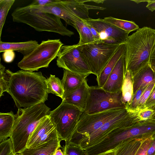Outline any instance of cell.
Listing matches in <instances>:
<instances>
[{
	"instance_id": "cell-1",
	"label": "cell",
	"mask_w": 155,
	"mask_h": 155,
	"mask_svg": "<svg viewBox=\"0 0 155 155\" xmlns=\"http://www.w3.org/2000/svg\"><path fill=\"white\" fill-rule=\"evenodd\" d=\"M5 72L8 83V93L18 109L45 103L48 100L46 78L41 72L21 70L13 72L9 69Z\"/></svg>"
},
{
	"instance_id": "cell-2",
	"label": "cell",
	"mask_w": 155,
	"mask_h": 155,
	"mask_svg": "<svg viewBox=\"0 0 155 155\" xmlns=\"http://www.w3.org/2000/svg\"><path fill=\"white\" fill-rule=\"evenodd\" d=\"M50 109L44 103L27 108L18 109L10 137L13 154L20 153L26 148L30 135Z\"/></svg>"
},
{
	"instance_id": "cell-3",
	"label": "cell",
	"mask_w": 155,
	"mask_h": 155,
	"mask_svg": "<svg viewBox=\"0 0 155 155\" xmlns=\"http://www.w3.org/2000/svg\"><path fill=\"white\" fill-rule=\"evenodd\" d=\"M124 55L126 71L133 76L149 64L152 50L155 45V29L144 27L128 36L125 42Z\"/></svg>"
},
{
	"instance_id": "cell-4",
	"label": "cell",
	"mask_w": 155,
	"mask_h": 155,
	"mask_svg": "<svg viewBox=\"0 0 155 155\" xmlns=\"http://www.w3.org/2000/svg\"><path fill=\"white\" fill-rule=\"evenodd\" d=\"M14 22L27 24L38 31H48L71 37L74 32L68 29L61 19L51 13L41 12L29 5L16 8L11 15Z\"/></svg>"
},
{
	"instance_id": "cell-5",
	"label": "cell",
	"mask_w": 155,
	"mask_h": 155,
	"mask_svg": "<svg viewBox=\"0 0 155 155\" xmlns=\"http://www.w3.org/2000/svg\"><path fill=\"white\" fill-rule=\"evenodd\" d=\"M84 112L62 100L60 104L48 115L55 126L58 138L69 142L76 130L79 120Z\"/></svg>"
},
{
	"instance_id": "cell-6",
	"label": "cell",
	"mask_w": 155,
	"mask_h": 155,
	"mask_svg": "<svg viewBox=\"0 0 155 155\" xmlns=\"http://www.w3.org/2000/svg\"><path fill=\"white\" fill-rule=\"evenodd\" d=\"M63 45L60 39L43 41L31 53L23 57L18 66L22 70L32 72L41 68H47L57 57Z\"/></svg>"
},
{
	"instance_id": "cell-7",
	"label": "cell",
	"mask_w": 155,
	"mask_h": 155,
	"mask_svg": "<svg viewBox=\"0 0 155 155\" xmlns=\"http://www.w3.org/2000/svg\"><path fill=\"white\" fill-rule=\"evenodd\" d=\"M121 44L103 42L77 45L91 74L97 78Z\"/></svg>"
},
{
	"instance_id": "cell-8",
	"label": "cell",
	"mask_w": 155,
	"mask_h": 155,
	"mask_svg": "<svg viewBox=\"0 0 155 155\" xmlns=\"http://www.w3.org/2000/svg\"><path fill=\"white\" fill-rule=\"evenodd\" d=\"M139 111L125 108L120 114L106 122L87 137L81 139L77 144L85 150L101 141L114 130L128 127L142 120L139 116Z\"/></svg>"
},
{
	"instance_id": "cell-9",
	"label": "cell",
	"mask_w": 155,
	"mask_h": 155,
	"mask_svg": "<svg viewBox=\"0 0 155 155\" xmlns=\"http://www.w3.org/2000/svg\"><path fill=\"white\" fill-rule=\"evenodd\" d=\"M122 91L116 93L102 88L89 86V95L84 112L91 114L110 110L126 108L121 101Z\"/></svg>"
},
{
	"instance_id": "cell-10",
	"label": "cell",
	"mask_w": 155,
	"mask_h": 155,
	"mask_svg": "<svg viewBox=\"0 0 155 155\" xmlns=\"http://www.w3.org/2000/svg\"><path fill=\"white\" fill-rule=\"evenodd\" d=\"M125 108L110 110L91 114L84 112L79 120L76 130L70 140L66 143L72 142L77 144L81 139L87 137L106 122L120 114Z\"/></svg>"
},
{
	"instance_id": "cell-11",
	"label": "cell",
	"mask_w": 155,
	"mask_h": 155,
	"mask_svg": "<svg viewBox=\"0 0 155 155\" xmlns=\"http://www.w3.org/2000/svg\"><path fill=\"white\" fill-rule=\"evenodd\" d=\"M56 64L59 68L76 73L88 75L91 74L77 44L62 46Z\"/></svg>"
},
{
	"instance_id": "cell-12",
	"label": "cell",
	"mask_w": 155,
	"mask_h": 155,
	"mask_svg": "<svg viewBox=\"0 0 155 155\" xmlns=\"http://www.w3.org/2000/svg\"><path fill=\"white\" fill-rule=\"evenodd\" d=\"M58 138L55 126L48 115L43 118L30 135L26 148H34Z\"/></svg>"
},
{
	"instance_id": "cell-13",
	"label": "cell",
	"mask_w": 155,
	"mask_h": 155,
	"mask_svg": "<svg viewBox=\"0 0 155 155\" xmlns=\"http://www.w3.org/2000/svg\"><path fill=\"white\" fill-rule=\"evenodd\" d=\"M84 21L98 33L104 32L108 37L107 43H125L128 36L129 32L106 22L103 19L89 18Z\"/></svg>"
},
{
	"instance_id": "cell-14",
	"label": "cell",
	"mask_w": 155,
	"mask_h": 155,
	"mask_svg": "<svg viewBox=\"0 0 155 155\" xmlns=\"http://www.w3.org/2000/svg\"><path fill=\"white\" fill-rule=\"evenodd\" d=\"M124 55L119 60L103 87L106 91L116 93L121 91L126 71Z\"/></svg>"
},
{
	"instance_id": "cell-15",
	"label": "cell",
	"mask_w": 155,
	"mask_h": 155,
	"mask_svg": "<svg viewBox=\"0 0 155 155\" xmlns=\"http://www.w3.org/2000/svg\"><path fill=\"white\" fill-rule=\"evenodd\" d=\"M89 87L86 79L78 89L64 95L62 100L78 107L84 112L88 96Z\"/></svg>"
},
{
	"instance_id": "cell-16",
	"label": "cell",
	"mask_w": 155,
	"mask_h": 155,
	"mask_svg": "<svg viewBox=\"0 0 155 155\" xmlns=\"http://www.w3.org/2000/svg\"><path fill=\"white\" fill-rule=\"evenodd\" d=\"M132 79L134 94L140 88L155 83V73L148 64L138 71Z\"/></svg>"
},
{
	"instance_id": "cell-17",
	"label": "cell",
	"mask_w": 155,
	"mask_h": 155,
	"mask_svg": "<svg viewBox=\"0 0 155 155\" xmlns=\"http://www.w3.org/2000/svg\"><path fill=\"white\" fill-rule=\"evenodd\" d=\"M88 76L64 69L61 81L64 90V96L79 87Z\"/></svg>"
},
{
	"instance_id": "cell-18",
	"label": "cell",
	"mask_w": 155,
	"mask_h": 155,
	"mask_svg": "<svg viewBox=\"0 0 155 155\" xmlns=\"http://www.w3.org/2000/svg\"><path fill=\"white\" fill-rule=\"evenodd\" d=\"M126 51V43L122 44L118 47L99 77L97 78L98 87H103L116 63L121 57L125 54Z\"/></svg>"
},
{
	"instance_id": "cell-19",
	"label": "cell",
	"mask_w": 155,
	"mask_h": 155,
	"mask_svg": "<svg viewBox=\"0 0 155 155\" xmlns=\"http://www.w3.org/2000/svg\"><path fill=\"white\" fill-rule=\"evenodd\" d=\"M61 140L58 138L32 148H26L20 155H54L57 149L61 147Z\"/></svg>"
},
{
	"instance_id": "cell-20",
	"label": "cell",
	"mask_w": 155,
	"mask_h": 155,
	"mask_svg": "<svg viewBox=\"0 0 155 155\" xmlns=\"http://www.w3.org/2000/svg\"><path fill=\"white\" fill-rule=\"evenodd\" d=\"M38 45L35 40L18 42H3L0 40V52L7 50L15 51L25 56L31 53Z\"/></svg>"
},
{
	"instance_id": "cell-21",
	"label": "cell",
	"mask_w": 155,
	"mask_h": 155,
	"mask_svg": "<svg viewBox=\"0 0 155 155\" xmlns=\"http://www.w3.org/2000/svg\"><path fill=\"white\" fill-rule=\"evenodd\" d=\"M15 116L11 111L0 113V143L10 137L13 130Z\"/></svg>"
},
{
	"instance_id": "cell-22",
	"label": "cell",
	"mask_w": 155,
	"mask_h": 155,
	"mask_svg": "<svg viewBox=\"0 0 155 155\" xmlns=\"http://www.w3.org/2000/svg\"><path fill=\"white\" fill-rule=\"evenodd\" d=\"M77 31L80 37L77 45L81 46L85 45L97 43L94 40L90 28L84 21L77 18L74 20V27Z\"/></svg>"
},
{
	"instance_id": "cell-23",
	"label": "cell",
	"mask_w": 155,
	"mask_h": 155,
	"mask_svg": "<svg viewBox=\"0 0 155 155\" xmlns=\"http://www.w3.org/2000/svg\"><path fill=\"white\" fill-rule=\"evenodd\" d=\"M145 139L132 138L123 141L116 148L114 155H135Z\"/></svg>"
},
{
	"instance_id": "cell-24",
	"label": "cell",
	"mask_w": 155,
	"mask_h": 155,
	"mask_svg": "<svg viewBox=\"0 0 155 155\" xmlns=\"http://www.w3.org/2000/svg\"><path fill=\"white\" fill-rule=\"evenodd\" d=\"M121 91V101L129 109L132 102L134 94L132 76L128 71H125Z\"/></svg>"
},
{
	"instance_id": "cell-25",
	"label": "cell",
	"mask_w": 155,
	"mask_h": 155,
	"mask_svg": "<svg viewBox=\"0 0 155 155\" xmlns=\"http://www.w3.org/2000/svg\"><path fill=\"white\" fill-rule=\"evenodd\" d=\"M47 91L60 97L62 100L64 95V90L61 80L55 75L50 74L46 80Z\"/></svg>"
},
{
	"instance_id": "cell-26",
	"label": "cell",
	"mask_w": 155,
	"mask_h": 155,
	"mask_svg": "<svg viewBox=\"0 0 155 155\" xmlns=\"http://www.w3.org/2000/svg\"><path fill=\"white\" fill-rule=\"evenodd\" d=\"M103 19L106 22L129 33L139 29V26L132 21L122 20L111 16L105 17Z\"/></svg>"
},
{
	"instance_id": "cell-27",
	"label": "cell",
	"mask_w": 155,
	"mask_h": 155,
	"mask_svg": "<svg viewBox=\"0 0 155 155\" xmlns=\"http://www.w3.org/2000/svg\"><path fill=\"white\" fill-rule=\"evenodd\" d=\"M15 0H0V37L9 11Z\"/></svg>"
},
{
	"instance_id": "cell-28",
	"label": "cell",
	"mask_w": 155,
	"mask_h": 155,
	"mask_svg": "<svg viewBox=\"0 0 155 155\" xmlns=\"http://www.w3.org/2000/svg\"><path fill=\"white\" fill-rule=\"evenodd\" d=\"M63 152L64 155H87L85 150L80 145L72 142L65 143Z\"/></svg>"
},
{
	"instance_id": "cell-29",
	"label": "cell",
	"mask_w": 155,
	"mask_h": 155,
	"mask_svg": "<svg viewBox=\"0 0 155 155\" xmlns=\"http://www.w3.org/2000/svg\"><path fill=\"white\" fill-rule=\"evenodd\" d=\"M5 67L0 63V97L3 95L4 92H8V83Z\"/></svg>"
},
{
	"instance_id": "cell-30",
	"label": "cell",
	"mask_w": 155,
	"mask_h": 155,
	"mask_svg": "<svg viewBox=\"0 0 155 155\" xmlns=\"http://www.w3.org/2000/svg\"><path fill=\"white\" fill-rule=\"evenodd\" d=\"M155 85V83L149 84L143 92L138 103V109L139 111L145 109L146 102Z\"/></svg>"
},
{
	"instance_id": "cell-31",
	"label": "cell",
	"mask_w": 155,
	"mask_h": 155,
	"mask_svg": "<svg viewBox=\"0 0 155 155\" xmlns=\"http://www.w3.org/2000/svg\"><path fill=\"white\" fill-rule=\"evenodd\" d=\"M13 154L12 144L10 138L0 143V155H11Z\"/></svg>"
},
{
	"instance_id": "cell-32",
	"label": "cell",
	"mask_w": 155,
	"mask_h": 155,
	"mask_svg": "<svg viewBox=\"0 0 155 155\" xmlns=\"http://www.w3.org/2000/svg\"><path fill=\"white\" fill-rule=\"evenodd\" d=\"M147 87L140 88L134 94L132 102L129 109L133 111H139L138 109V103L143 92Z\"/></svg>"
},
{
	"instance_id": "cell-33",
	"label": "cell",
	"mask_w": 155,
	"mask_h": 155,
	"mask_svg": "<svg viewBox=\"0 0 155 155\" xmlns=\"http://www.w3.org/2000/svg\"><path fill=\"white\" fill-rule=\"evenodd\" d=\"M153 140V136L144 140L135 155H147V151Z\"/></svg>"
},
{
	"instance_id": "cell-34",
	"label": "cell",
	"mask_w": 155,
	"mask_h": 155,
	"mask_svg": "<svg viewBox=\"0 0 155 155\" xmlns=\"http://www.w3.org/2000/svg\"><path fill=\"white\" fill-rule=\"evenodd\" d=\"M154 107H155V85L146 102L145 109H151Z\"/></svg>"
},
{
	"instance_id": "cell-35",
	"label": "cell",
	"mask_w": 155,
	"mask_h": 155,
	"mask_svg": "<svg viewBox=\"0 0 155 155\" xmlns=\"http://www.w3.org/2000/svg\"><path fill=\"white\" fill-rule=\"evenodd\" d=\"M153 114L152 109H144L140 110L139 112V116L141 120H146L151 119Z\"/></svg>"
},
{
	"instance_id": "cell-36",
	"label": "cell",
	"mask_w": 155,
	"mask_h": 155,
	"mask_svg": "<svg viewBox=\"0 0 155 155\" xmlns=\"http://www.w3.org/2000/svg\"><path fill=\"white\" fill-rule=\"evenodd\" d=\"M15 54L14 51L7 50L4 52L2 58L4 61L7 63L12 62L15 58Z\"/></svg>"
},
{
	"instance_id": "cell-37",
	"label": "cell",
	"mask_w": 155,
	"mask_h": 155,
	"mask_svg": "<svg viewBox=\"0 0 155 155\" xmlns=\"http://www.w3.org/2000/svg\"><path fill=\"white\" fill-rule=\"evenodd\" d=\"M149 64L155 73V45L151 53Z\"/></svg>"
},
{
	"instance_id": "cell-38",
	"label": "cell",
	"mask_w": 155,
	"mask_h": 155,
	"mask_svg": "<svg viewBox=\"0 0 155 155\" xmlns=\"http://www.w3.org/2000/svg\"><path fill=\"white\" fill-rule=\"evenodd\" d=\"M155 154V134L153 135V140L147 151V155Z\"/></svg>"
},
{
	"instance_id": "cell-39",
	"label": "cell",
	"mask_w": 155,
	"mask_h": 155,
	"mask_svg": "<svg viewBox=\"0 0 155 155\" xmlns=\"http://www.w3.org/2000/svg\"><path fill=\"white\" fill-rule=\"evenodd\" d=\"M53 0H37L34 1L31 4L34 5H44L51 2Z\"/></svg>"
},
{
	"instance_id": "cell-40",
	"label": "cell",
	"mask_w": 155,
	"mask_h": 155,
	"mask_svg": "<svg viewBox=\"0 0 155 155\" xmlns=\"http://www.w3.org/2000/svg\"><path fill=\"white\" fill-rule=\"evenodd\" d=\"M147 4L146 7L149 10L153 12L155 10V0H147Z\"/></svg>"
},
{
	"instance_id": "cell-41",
	"label": "cell",
	"mask_w": 155,
	"mask_h": 155,
	"mask_svg": "<svg viewBox=\"0 0 155 155\" xmlns=\"http://www.w3.org/2000/svg\"><path fill=\"white\" fill-rule=\"evenodd\" d=\"M116 148L96 155H114Z\"/></svg>"
},
{
	"instance_id": "cell-42",
	"label": "cell",
	"mask_w": 155,
	"mask_h": 155,
	"mask_svg": "<svg viewBox=\"0 0 155 155\" xmlns=\"http://www.w3.org/2000/svg\"><path fill=\"white\" fill-rule=\"evenodd\" d=\"M54 155H64L63 152L59 148L57 150Z\"/></svg>"
},
{
	"instance_id": "cell-43",
	"label": "cell",
	"mask_w": 155,
	"mask_h": 155,
	"mask_svg": "<svg viewBox=\"0 0 155 155\" xmlns=\"http://www.w3.org/2000/svg\"><path fill=\"white\" fill-rule=\"evenodd\" d=\"M153 111V114L151 119H153L155 120V107L153 108L152 109Z\"/></svg>"
},
{
	"instance_id": "cell-44",
	"label": "cell",
	"mask_w": 155,
	"mask_h": 155,
	"mask_svg": "<svg viewBox=\"0 0 155 155\" xmlns=\"http://www.w3.org/2000/svg\"><path fill=\"white\" fill-rule=\"evenodd\" d=\"M131 1H134L135 2V3H137V4H139L140 3V2H147V0H131Z\"/></svg>"
},
{
	"instance_id": "cell-45",
	"label": "cell",
	"mask_w": 155,
	"mask_h": 155,
	"mask_svg": "<svg viewBox=\"0 0 155 155\" xmlns=\"http://www.w3.org/2000/svg\"><path fill=\"white\" fill-rule=\"evenodd\" d=\"M11 155H20V154H12Z\"/></svg>"
},
{
	"instance_id": "cell-46",
	"label": "cell",
	"mask_w": 155,
	"mask_h": 155,
	"mask_svg": "<svg viewBox=\"0 0 155 155\" xmlns=\"http://www.w3.org/2000/svg\"><path fill=\"white\" fill-rule=\"evenodd\" d=\"M154 155H155V154Z\"/></svg>"
}]
</instances>
